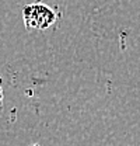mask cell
Here are the masks:
<instances>
[{
    "label": "cell",
    "instance_id": "1",
    "mask_svg": "<svg viewBox=\"0 0 140 146\" xmlns=\"http://www.w3.org/2000/svg\"><path fill=\"white\" fill-rule=\"evenodd\" d=\"M24 17H25L28 27L45 28L53 21L55 16L49 7H46L44 4H32V6L25 7Z\"/></svg>",
    "mask_w": 140,
    "mask_h": 146
}]
</instances>
